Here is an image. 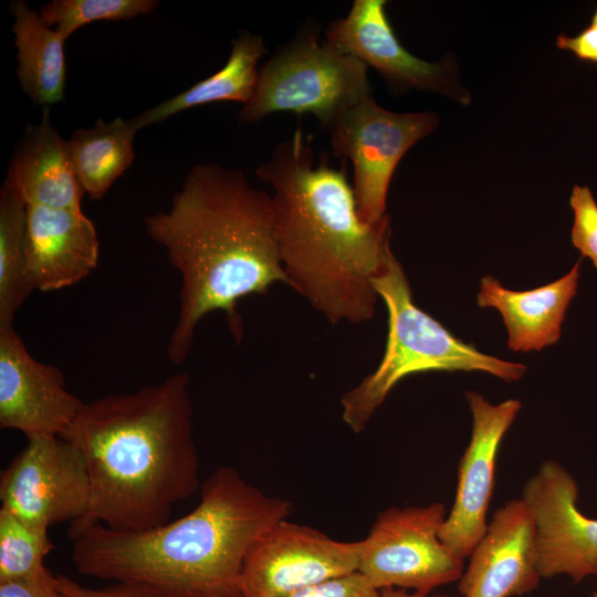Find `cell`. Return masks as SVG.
<instances>
[{
    "label": "cell",
    "mask_w": 597,
    "mask_h": 597,
    "mask_svg": "<svg viewBox=\"0 0 597 597\" xmlns=\"http://www.w3.org/2000/svg\"><path fill=\"white\" fill-rule=\"evenodd\" d=\"M556 46L572 52L579 60L597 63V25L590 24L574 36L558 35Z\"/></svg>",
    "instance_id": "cell-29"
},
{
    "label": "cell",
    "mask_w": 597,
    "mask_h": 597,
    "mask_svg": "<svg viewBox=\"0 0 597 597\" xmlns=\"http://www.w3.org/2000/svg\"><path fill=\"white\" fill-rule=\"evenodd\" d=\"M458 580L461 597H517L543 579L537 565L535 526L522 499L499 507Z\"/></svg>",
    "instance_id": "cell-15"
},
{
    "label": "cell",
    "mask_w": 597,
    "mask_h": 597,
    "mask_svg": "<svg viewBox=\"0 0 597 597\" xmlns=\"http://www.w3.org/2000/svg\"><path fill=\"white\" fill-rule=\"evenodd\" d=\"M359 541L341 542L307 525L282 520L249 549L242 597H286L358 570Z\"/></svg>",
    "instance_id": "cell-10"
},
{
    "label": "cell",
    "mask_w": 597,
    "mask_h": 597,
    "mask_svg": "<svg viewBox=\"0 0 597 597\" xmlns=\"http://www.w3.org/2000/svg\"><path fill=\"white\" fill-rule=\"evenodd\" d=\"M157 0H51L40 8V15L66 40L81 27L95 21L129 20L147 15Z\"/></svg>",
    "instance_id": "cell-24"
},
{
    "label": "cell",
    "mask_w": 597,
    "mask_h": 597,
    "mask_svg": "<svg viewBox=\"0 0 597 597\" xmlns=\"http://www.w3.org/2000/svg\"><path fill=\"white\" fill-rule=\"evenodd\" d=\"M200 501L175 521L140 532L90 519L70 523L78 573L147 585L165 597H242L240 576L255 541L289 517L292 503L220 467L200 486Z\"/></svg>",
    "instance_id": "cell-2"
},
{
    "label": "cell",
    "mask_w": 597,
    "mask_h": 597,
    "mask_svg": "<svg viewBox=\"0 0 597 597\" xmlns=\"http://www.w3.org/2000/svg\"><path fill=\"white\" fill-rule=\"evenodd\" d=\"M62 438L82 452L91 484L84 519L140 532L169 522L200 490L187 373L85 402Z\"/></svg>",
    "instance_id": "cell-4"
},
{
    "label": "cell",
    "mask_w": 597,
    "mask_h": 597,
    "mask_svg": "<svg viewBox=\"0 0 597 597\" xmlns=\"http://www.w3.org/2000/svg\"><path fill=\"white\" fill-rule=\"evenodd\" d=\"M446 516L441 502L381 511L359 541L357 572L378 590L401 588L429 595L458 582L464 559L439 537Z\"/></svg>",
    "instance_id": "cell-7"
},
{
    "label": "cell",
    "mask_w": 597,
    "mask_h": 597,
    "mask_svg": "<svg viewBox=\"0 0 597 597\" xmlns=\"http://www.w3.org/2000/svg\"><path fill=\"white\" fill-rule=\"evenodd\" d=\"M52 597H66V596H64V595L60 594L57 590H55V593L53 594Z\"/></svg>",
    "instance_id": "cell-32"
},
{
    "label": "cell",
    "mask_w": 597,
    "mask_h": 597,
    "mask_svg": "<svg viewBox=\"0 0 597 597\" xmlns=\"http://www.w3.org/2000/svg\"><path fill=\"white\" fill-rule=\"evenodd\" d=\"M10 13L21 90L42 108L62 102L66 84V39L23 0H13Z\"/></svg>",
    "instance_id": "cell-19"
},
{
    "label": "cell",
    "mask_w": 597,
    "mask_h": 597,
    "mask_svg": "<svg viewBox=\"0 0 597 597\" xmlns=\"http://www.w3.org/2000/svg\"><path fill=\"white\" fill-rule=\"evenodd\" d=\"M55 548L49 530L23 522L0 509V582L34 579L50 570L44 558Z\"/></svg>",
    "instance_id": "cell-23"
},
{
    "label": "cell",
    "mask_w": 597,
    "mask_h": 597,
    "mask_svg": "<svg viewBox=\"0 0 597 597\" xmlns=\"http://www.w3.org/2000/svg\"><path fill=\"white\" fill-rule=\"evenodd\" d=\"M379 597H430V596L426 594L417 593V591L409 593L407 591V589H401V588H385L380 590ZM432 597H453V596L441 595V596H432Z\"/></svg>",
    "instance_id": "cell-30"
},
{
    "label": "cell",
    "mask_w": 597,
    "mask_h": 597,
    "mask_svg": "<svg viewBox=\"0 0 597 597\" xmlns=\"http://www.w3.org/2000/svg\"><path fill=\"white\" fill-rule=\"evenodd\" d=\"M144 226L180 275L179 312L167 345L174 365L187 359L203 317L224 313L239 342V302L286 284L271 196L239 169L195 165L169 208L146 216Z\"/></svg>",
    "instance_id": "cell-1"
},
{
    "label": "cell",
    "mask_w": 597,
    "mask_h": 597,
    "mask_svg": "<svg viewBox=\"0 0 597 597\" xmlns=\"http://www.w3.org/2000/svg\"><path fill=\"white\" fill-rule=\"evenodd\" d=\"M373 284L387 308L388 334L377 368L342 395V418L354 432L359 433L366 428L390 390L410 375L483 371L505 381H515L525 374V365L480 352L419 308L392 251Z\"/></svg>",
    "instance_id": "cell-5"
},
{
    "label": "cell",
    "mask_w": 597,
    "mask_h": 597,
    "mask_svg": "<svg viewBox=\"0 0 597 597\" xmlns=\"http://www.w3.org/2000/svg\"><path fill=\"white\" fill-rule=\"evenodd\" d=\"M137 130L129 119L98 118L93 127L75 129L67 139L76 176L91 200L102 199L130 167Z\"/></svg>",
    "instance_id": "cell-21"
},
{
    "label": "cell",
    "mask_w": 597,
    "mask_h": 597,
    "mask_svg": "<svg viewBox=\"0 0 597 597\" xmlns=\"http://www.w3.org/2000/svg\"><path fill=\"white\" fill-rule=\"evenodd\" d=\"M55 589L66 597H165L156 589L134 582H114L102 588H88L64 576L54 575Z\"/></svg>",
    "instance_id": "cell-26"
},
{
    "label": "cell",
    "mask_w": 597,
    "mask_h": 597,
    "mask_svg": "<svg viewBox=\"0 0 597 597\" xmlns=\"http://www.w3.org/2000/svg\"><path fill=\"white\" fill-rule=\"evenodd\" d=\"M578 494L575 478L555 460L544 461L523 486L542 578L565 575L578 584L597 575V519L578 509Z\"/></svg>",
    "instance_id": "cell-11"
},
{
    "label": "cell",
    "mask_w": 597,
    "mask_h": 597,
    "mask_svg": "<svg viewBox=\"0 0 597 597\" xmlns=\"http://www.w3.org/2000/svg\"><path fill=\"white\" fill-rule=\"evenodd\" d=\"M100 241L83 210L27 205L25 255L36 290L72 286L96 268Z\"/></svg>",
    "instance_id": "cell-16"
},
{
    "label": "cell",
    "mask_w": 597,
    "mask_h": 597,
    "mask_svg": "<svg viewBox=\"0 0 597 597\" xmlns=\"http://www.w3.org/2000/svg\"><path fill=\"white\" fill-rule=\"evenodd\" d=\"M85 402L62 371L36 360L13 326L0 327V427L33 437H62Z\"/></svg>",
    "instance_id": "cell-14"
},
{
    "label": "cell",
    "mask_w": 597,
    "mask_h": 597,
    "mask_svg": "<svg viewBox=\"0 0 597 597\" xmlns=\"http://www.w3.org/2000/svg\"><path fill=\"white\" fill-rule=\"evenodd\" d=\"M314 164L311 139L297 126L255 170L273 189L286 285L332 324H362L379 298L373 281L391 251L390 219L364 222L346 166L332 168L325 154Z\"/></svg>",
    "instance_id": "cell-3"
},
{
    "label": "cell",
    "mask_w": 597,
    "mask_h": 597,
    "mask_svg": "<svg viewBox=\"0 0 597 597\" xmlns=\"http://www.w3.org/2000/svg\"><path fill=\"white\" fill-rule=\"evenodd\" d=\"M465 399L472 415L471 438L459 462L452 507L439 531L441 542L463 559L486 531L499 449L522 408L517 399L491 404L476 391H467Z\"/></svg>",
    "instance_id": "cell-12"
},
{
    "label": "cell",
    "mask_w": 597,
    "mask_h": 597,
    "mask_svg": "<svg viewBox=\"0 0 597 597\" xmlns=\"http://www.w3.org/2000/svg\"><path fill=\"white\" fill-rule=\"evenodd\" d=\"M27 203L7 176L0 191V327L13 326L17 311L36 290L25 255Z\"/></svg>",
    "instance_id": "cell-22"
},
{
    "label": "cell",
    "mask_w": 597,
    "mask_h": 597,
    "mask_svg": "<svg viewBox=\"0 0 597 597\" xmlns=\"http://www.w3.org/2000/svg\"><path fill=\"white\" fill-rule=\"evenodd\" d=\"M21 136L7 176L27 205L82 210L85 191L76 176L67 140L52 125L49 107Z\"/></svg>",
    "instance_id": "cell-18"
},
{
    "label": "cell",
    "mask_w": 597,
    "mask_h": 597,
    "mask_svg": "<svg viewBox=\"0 0 597 597\" xmlns=\"http://www.w3.org/2000/svg\"><path fill=\"white\" fill-rule=\"evenodd\" d=\"M306 25L259 69L252 98L241 108V124L275 113L310 114L325 132L345 111L371 95L368 67Z\"/></svg>",
    "instance_id": "cell-6"
},
{
    "label": "cell",
    "mask_w": 597,
    "mask_h": 597,
    "mask_svg": "<svg viewBox=\"0 0 597 597\" xmlns=\"http://www.w3.org/2000/svg\"><path fill=\"white\" fill-rule=\"evenodd\" d=\"M438 124L432 112H391L369 95L329 126L333 155L353 163V189L364 222L376 223L385 218L389 185L399 161Z\"/></svg>",
    "instance_id": "cell-8"
},
{
    "label": "cell",
    "mask_w": 597,
    "mask_h": 597,
    "mask_svg": "<svg viewBox=\"0 0 597 597\" xmlns=\"http://www.w3.org/2000/svg\"><path fill=\"white\" fill-rule=\"evenodd\" d=\"M1 509L31 525H52L88 514L91 484L82 452L62 437L29 438L1 470Z\"/></svg>",
    "instance_id": "cell-9"
},
{
    "label": "cell",
    "mask_w": 597,
    "mask_h": 597,
    "mask_svg": "<svg viewBox=\"0 0 597 597\" xmlns=\"http://www.w3.org/2000/svg\"><path fill=\"white\" fill-rule=\"evenodd\" d=\"M591 597H597V590L591 594Z\"/></svg>",
    "instance_id": "cell-33"
},
{
    "label": "cell",
    "mask_w": 597,
    "mask_h": 597,
    "mask_svg": "<svg viewBox=\"0 0 597 597\" xmlns=\"http://www.w3.org/2000/svg\"><path fill=\"white\" fill-rule=\"evenodd\" d=\"M55 590L51 572L34 579L0 582V597H52Z\"/></svg>",
    "instance_id": "cell-28"
},
{
    "label": "cell",
    "mask_w": 597,
    "mask_h": 597,
    "mask_svg": "<svg viewBox=\"0 0 597 597\" xmlns=\"http://www.w3.org/2000/svg\"><path fill=\"white\" fill-rule=\"evenodd\" d=\"M579 265L562 277L526 291L504 287L485 275L480 282L476 303L499 311L507 329V347L513 352L541 350L558 342L567 307L577 292Z\"/></svg>",
    "instance_id": "cell-17"
},
{
    "label": "cell",
    "mask_w": 597,
    "mask_h": 597,
    "mask_svg": "<svg viewBox=\"0 0 597 597\" xmlns=\"http://www.w3.org/2000/svg\"><path fill=\"white\" fill-rule=\"evenodd\" d=\"M569 205L574 213L572 243L597 268V202L588 187L575 185Z\"/></svg>",
    "instance_id": "cell-25"
},
{
    "label": "cell",
    "mask_w": 597,
    "mask_h": 597,
    "mask_svg": "<svg viewBox=\"0 0 597 597\" xmlns=\"http://www.w3.org/2000/svg\"><path fill=\"white\" fill-rule=\"evenodd\" d=\"M385 0H355L349 12L332 21L325 41L375 69L395 91L419 90L468 105L470 94L457 81L450 59L428 62L398 40L386 13Z\"/></svg>",
    "instance_id": "cell-13"
},
{
    "label": "cell",
    "mask_w": 597,
    "mask_h": 597,
    "mask_svg": "<svg viewBox=\"0 0 597 597\" xmlns=\"http://www.w3.org/2000/svg\"><path fill=\"white\" fill-rule=\"evenodd\" d=\"M590 24L597 25V8H596L595 13H594V15L591 18V23Z\"/></svg>",
    "instance_id": "cell-31"
},
{
    "label": "cell",
    "mask_w": 597,
    "mask_h": 597,
    "mask_svg": "<svg viewBox=\"0 0 597 597\" xmlns=\"http://www.w3.org/2000/svg\"><path fill=\"white\" fill-rule=\"evenodd\" d=\"M266 53L264 40L260 34L240 32L232 40L229 59L219 71L129 118L130 124L138 132L180 112L206 104L239 102L245 105L252 98L256 86L259 62Z\"/></svg>",
    "instance_id": "cell-20"
},
{
    "label": "cell",
    "mask_w": 597,
    "mask_h": 597,
    "mask_svg": "<svg viewBox=\"0 0 597 597\" xmlns=\"http://www.w3.org/2000/svg\"><path fill=\"white\" fill-rule=\"evenodd\" d=\"M376 589L360 573L326 580L286 597H379Z\"/></svg>",
    "instance_id": "cell-27"
}]
</instances>
